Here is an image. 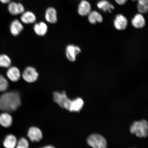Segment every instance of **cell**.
I'll return each mask as SVG.
<instances>
[{"label":"cell","instance_id":"cell-1","mask_svg":"<svg viewBox=\"0 0 148 148\" xmlns=\"http://www.w3.org/2000/svg\"><path fill=\"white\" fill-rule=\"evenodd\" d=\"M21 105V97L17 92H6L0 97V110L6 112H13Z\"/></svg>","mask_w":148,"mask_h":148},{"label":"cell","instance_id":"cell-2","mask_svg":"<svg viewBox=\"0 0 148 148\" xmlns=\"http://www.w3.org/2000/svg\"><path fill=\"white\" fill-rule=\"evenodd\" d=\"M148 123L145 120L136 121L130 127V132L140 138L147 137L148 135Z\"/></svg>","mask_w":148,"mask_h":148},{"label":"cell","instance_id":"cell-3","mask_svg":"<svg viewBox=\"0 0 148 148\" xmlns=\"http://www.w3.org/2000/svg\"><path fill=\"white\" fill-rule=\"evenodd\" d=\"M53 99L55 102L61 108L69 110L72 100L68 97L65 92H54L53 93Z\"/></svg>","mask_w":148,"mask_h":148},{"label":"cell","instance_id":"cell-4","mask_svg":"<svg viewBox=\"0 0 148 148\" xmlns=\"http://www.w3.org/2000/svg\"><path fill=\"white\" fill-rule=\"evenodd\" d=\"M87 142L89 145L93 148H107L106 139L100 134L90 135L88 138Z\"/></svg>","mask_w":148,"mask_h":148},{"label":"cell","instance_id":"cell-5","mask_svg":"<svg viewBox=\"0 0 148 148\" xmlns=\"http://www.w3.org/2000/svg\"><path fill=\"white\" fill-rule=\"evenodd\" d=\"M38 73L36 68L31 66L26 68L22 74V77L24 80L29 83L36 82L38 78Z\"/></svg>","mask_w":148,"mask_h":148},{"label":"cell","instance_id":"cell-6","mask_svg":"<svg viewBox=\"0 0 148 148\" xmlns=\"http://www.w3.org/2000/svg\"><path fill=\"white\" fill-rule=\"evenodd\" d=\"M81 49L79 46L73 44L66 46V58L71 62H75L77 55L81 52Z\"/></svg>","mask_w":148,"mask_h":148},{"label":"cell","instance_id":"cell-7","mask_svg":"<svg viewBox=\"0 0 148 148\" xmlns=\"http://www.w3.org/2000/svg\"><path fill=\"white\" fill-rule=\"evenodd\" d=\"M114 27L118 30H123L127 28L128 21L126 18L121 14H118L114 20Z\"/></svg>","mask_w":148,"mask_h":148},{"label":"cell","instance_id":"cell-8","mask_svg":"<svg viewBox=\"0 0 148 148\" xmlns=\"http://www.w3.org/2000/svg\"><path fill=\"white\" fill-rule=\"evenodd\" d=\"M27 136L32 142H39L42 138V134L38 127H32L29 128Z\"/></svg>","mask_w":148,"mask_h":148},{"label":"cell","instance_id":"cell-9","mask_svg":"<svg viewBox=\"0 0 148 148\" xmlns=\"http://www.w3.org/2000/svg\"><path fill=\"white\" fill-rule=\"evenodd\" d=\"M7 75L8 78L13 82H16L21 77L20 70L16 66L9 67L7 72Z\"/></svg>","mask_w":148,"mask_h":148},{"label":"cell","instance_id":"cell-10","mask_svg":"<svg viewBox=\"0 0 148 148\" xmlns=\"http://www.w3.org/2000/svg\"><path fill=\"white\" fill-rule=\"evenodd\" d=\"M91 7L89 3L86 0H83L78 5V14L82 16H88L91 12Z\"/></svg>","mask_w":148,"mask_h":148},{"label":"cell","instance_id":"cell-11","mask_svg":"<svg viewBox=\"0 0 148 148\" xmlns=\"http://www.w3.org/2000/svg\"><path fill=\"white\" fill-rule=\"evenodd\" d=\"M23 29V24L17 19L14 20L11 23L10 26V31L13 36H18Z\"/></svg>","mask_w":148,"mask_h":148},{"label":"cell","instance_id":"cell-12","mask_svg":"<svg viewBox=\"0 0 148 148\" xmlns=\"http://www.w3.org/2000/svg\"><path fill=\"white\" fill-rule=\"evenodd\" d=\"M45 18L48 23L55 24L57 21V12L56 10L53 7L48 8L46 10Z\"/></svg>","mask_w":148,"mask_h":148},{"label":"cell","instance_id":"cell-13","mask_svg":"<svg viewBox=\"0 0 148 148\" xmlns=\"http://www.w3.org/2000/svg\"><path fill=\"white\" fill-rule=\"evenodd\" d=\"M132 25L136 29H141L145 25V20L143 15L141 14H138L135 15L132 20Z\"/></svg>","mask_w":148,"mask_h":148},{"label":"cell","instance_id":"cell-14","mask_svg":"<svg viewBox=\"0 0 148 148\" xmlns=\"http://www.w3.org/2000/svg\"><path fill=\"white\" fill-rule=\"evenodd\" d=\"M36 15L30 11H27L22 14L21 20L23 23L26 24H32L36 21Z\"/></svg>","mask_w":148,"mask_h":148},{"label":"cell","instance_id":"cell-15","mask_svg":"<svg viewBox=\"0 0 148 148\" xmlns=\"http://www.w3.org/2000/svg\"><path fill=\"white\" fill-rule=\"evenodd\" d=\"M84 103L82 99L77 98L72 100L69 111L70 112H79L83 108Z\"/></svg>","mask_w":148,"mask_h":148},{"label":"cell","instance_id":"cell-16","mask_svg":"<svg viewBox=\"0 0 148 148\" xmlns=\"http://www.w3.org/2000/svg\"><path fill=\"white\" fill-rule=\"evenodd\" d=\"M34 30L38 36H43L47 33L48 27L45 23L40 22L35 24L34 26Z\"/></svg>","mask_w":148,"mask_h":148},{"label":"cell","instance_id":"cell-17","mask_svg":"<svg viewBox=\"0 0 148 148\" xmlns=\"http://www.w3.org/2000/svg\"><path fill=\"white\" fill-rule=\"evenodd\" d=\"M12 116L7 112L3 113L0 114V124L5 127L11 126L12 123Z\"/></svg>","mask_w":148,"mask_h":148},{"label":"cell","instance_id":"cell-18","mask_svg":"<svg viewBox=\"0 0 148 148\" xmlns=\"http://www.w3.org/2000/svg\"><path fill=\"white\" fill-rule=\"evenodd\" d=\"M88 16L89 22L92 25L97 23H101L103 21L102 16L97 11H91Z\"/></svg>","mask_w":148,"mask_h":148},{"label":"cell","instance_id":"cell-19","mask_svg":"<svg viewBox=\"0 0 148 148\" xmlns=\"http://www.w3.org/2000/svg\"><path fill=\"white\" fill-rule=\"evenodd\" d=\"M17 143V140L16 137L13 135L9 134L5 138L3 144L6 148H14Z\"/></svg>","mask_w":148,"mask_h":148},{"label":"cell","instance_id":"cell-20","mask_svg":"<svg viewBox=\"0 0 148 148\" xmlns=\"http://www.w3.org/2000/svg\"><path fill=\"white\" fill-rule=\"evenodd\" d=\"M97 7L99 9H102L104 12H111L114 9V5L111 4L106 0H101L98 3Z\"/></svg>","mask_w":148,"mask_h":148},{"label":"cell","instance_id":"cell-21","mask_svg":"<svg viewBox=\"0 0 148 148\" xmlns=\"http://www.w3.org/2000/svg\"><path fill=\"white\" fill-rule=\"evenodd\" d=\"M138 1L137 9L140 14L146 13L148 12V0H132Z\"/></svg>","mask_w":148,"mask_h":148},{"label":"cell","instance_id":"cell-22","mask_svg":"<svg viewBox=\"0 0 148 148\" xmlns=\"http://www.w3.org/2000/svg\"><path fill=\"white\" fill-rule=\"evenodd\" d=\"M12 64L11 59L6 55H0V66L1 67L8 68L10 67Z\"/></svg>","mask_w":148,"mask_h":148},{"label":"cell","instance_id":"cell-23","mask_svg":"<svg viewBox=\"0 0 148 148\" xmlns=\"http://www.w3.org/2000/svg\"><path fill=\"white\" fill-rule=\"evenodd\" d=\"M7 10L9 14L12 16L18 14L17 3L14 1H11L8 3L7 7Z\"/></svg>","mask_w":148,"mask_h":148},{"label":"cell","instance_id":"cell-24","mask_svg":"<svg viewBox=\"0 0 148 148\" xmlns=\"http://www.w3.org/2000/svg\"><path fill=\"white\" fill-rule=\"evenodd\" d=\"M9 84L8 81L4 76L0 74V92H5L8 89Z\"/></svg>","mask_w":148,"mask_h":148},{"label":"cell","instance_id":"cell-25","mask_svg":"<svg viewBox=\"0 0 148 148\" xmlns=\"http://www.w3.org/2000/svg\"><path fill=\"white\" fill-rule=\"evenodd\" d=\"M16 148H29V142L26 138H22L18 140Z\"/></svg>","mask_w":148,"mask_h":148},{"label":"cell","instance_id":"cell-26","mask_svg":"<svg viewBox=\"0 0 148 148\" xmlns=\"http://www.w3.org/2000/svg\"><path fill=\"white\" fill-rule=\"evenodd\" d=\"M18 14H22L25 12V8L23 5L20 3H17Z\"/></svg>","mask_w":148,"mask_h":148},{"label":"cell","instance_id":"cell-27","mask_svg":"<svg viewBox=\"0 0 148 148\" xmlns=\"http://www.w3.org/2000/svg\"><path fill=\"white\" fill-rule=\"evenodd\" d=\"M127 0H115L116 3L118 5H123L126 3Z\"/></svg>","mask_w":148,"mask_h":148},{"label":"cell","instance_id":"cell-28","mask_svg":"<svg viewBox=\"0 0 148 148\" xmlns=\"http://www.w3.org/2000/svg\"><path fill=\"white\" fill-rule=\"evenodd\" d=\"M12 0H0V2L4 4H8Z\"/></svg>","mask_w":148,"mask_h":148},{"label":"cell","instance_id":"cell-29","mask_svg":"<svg viewBox=\"0 0 148 148\" xmlns=\"http://www.w3.org/2000/svg\"><path fill=\"white\" fill-rule=\"evenodd\" d=\"M41 148H55L52 145H48L45 146Z\"/></svg>","mask_w":148,"mask_h":148},{"label":"cell","instance_id":"cell-30","mask_svg":"<svg viewBox=\"0 0 148 148\" xmlns=\"http://www.w3.org/2000/svg\"><path fill=\"white\" fill-rule=\"evenodd\" d=\"M20 1H21V0H20Z\"/></svg>","mask_w":148,"mask_h":148}]
</instances>
